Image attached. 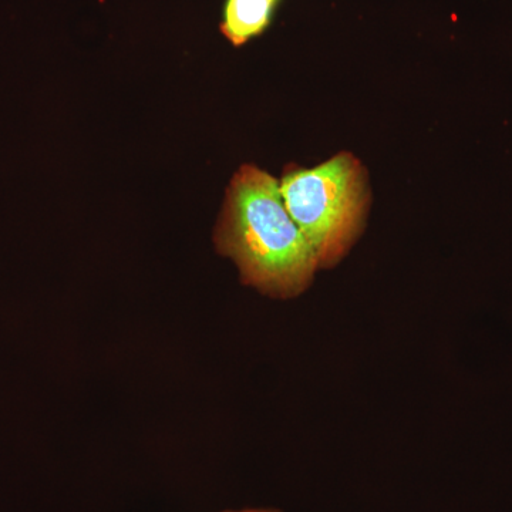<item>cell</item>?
<instances>
[{
  "label": "cell",
  "mask_w": 512,
  "mask_h": 512,
  "mask_svg": "<svg viewBox=\"0 0 512 512\" xmlns=\"http://www.w3.org/2000/svg\"><path fill=\"white\" fill-rule=\"evenodd\" d=\"M214 244L237 265L242 284L279 301L308 291L320 269L286 210L278 181L254 165H244L232 178Z\"/></svg>",
  "instance_id": "1"
},
{
  "label": "cell",
  "mask_w": 512,
  "mask_h": 512,
  "mask_svg": "<svg viewBox=\"0 0 512 512\" xmlns=\"http://www.w3.org/2000/svg\"><path fill=\"white\" fill-rule=\"evenodd\" d=\"M222 512H282L276 508H244V510L222 511Z\"/></svg>",
  "instance_id": "4"
},
{
  "label": "cell",
  "mask_w": 512,
  "mask_h": 512,
  "mask_svg": "<svg viewBox=\"0 0 512 512\" xmlns=\"http://www.w3.org/2000/svg\"><path fill=\"white\" fill-rule=\"evenodd\" d=\"M281 0H225L221 32L234 46H242L271 25Z\"/></svg>",
  "instance_id": "3"
},
{
  "label": "cell",
  "mask_w": 512,
  "mask_h": 512,
  "mask_svg": "<svg viewBox=\"0 0 512 512\" xmlns=\"http://www.w3.org/2000/svg\"><path fill=\"white\" fill-rule=\"evenodd\" d=\"M279 187L286 210L308 239L319 268L338 265L365 222L366 180L359 161L339 154L312 170L289 171Z\"/></svg>",
  "instance_id": "2"
}]
</instances>
